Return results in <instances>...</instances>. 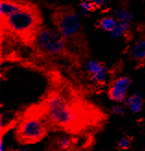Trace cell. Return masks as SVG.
I'll use <instances>...</instances> for the list:
<instances>
[{
  "instance_id": "277c9868",
  "label": "cell",
  "mask_w": 145,
  "mask_h": 151,
  "mask_svg": "<svg viewBox=\"0 0 145 151\" xmlns=\"http://www.w3.org/2000/svg\"><path fill=\"white\" fill-rule=\"evenodd\" d=\"M48 123L44 115H29L25 117L17 127L16 138L22 145L40 142L48 134Z\"/></svg>"
},
{
  "instance_id": "7402d4cb",
  "label": "cell",
  "mask_w": 145,
  "mask_h": 151,
  "mask_svg": "<svg viewBox=\"0 0 145 151\" xmlns=\"http://www.w3.org/2000/svg\"><path fill=\"white\" fill-rule=\"evenodd\" d=\"M143 67H144V69H145V61L143 62Z\"/></svg>"
},
{
  "instance_id": "3957f363",
  "label": "cell",
  "mask_w": 145,
  "mask_h": 151,
  "mask_svg": "<svg viewBox=\"0 0 145 151\" xmlns=\"http://www.w3.org/2000/svg\"><path fill=\"white\" fill-rule=\"evenodd\" d=\"M31 42L37 52L49 58L63 55L67 48V40L56 28L40 26L31 37Z\"/></svg>"
},
{
  "instance_id": "44dd1931",
  "label": "cell",
  "mask_w": 145,
  "mask_h": 151,
  "mask_svg": "<svg viewBox=\"0 0 145 151\" xmlns=\"http://www.w3.org/2000/svg\"><path fill=\"white\" fill-rule=\"evenodd\" d=\"M13 151H30L27 147H18V148H15Z\"/></svg>"
},
{
  "instance_id": "2e32d148",
  "label": "cell",
  "mask_w": 145,
  "mask_h": 151,
  "mask_svg": "<svg viewBox=\"0 0 145 151\" xmlns=\"http://www.w3.org/2000/svg\"><path fill=\"white\" fill-rule=\"evenodd\" d=\"M127 108L123 103H115L111 107V112L116 116H124L127 113Z\"/></svg>"
},
{
  "instance_id": "7c38bea8",
  "label": "cell",
  "mask_w": 145,
  "mask_h": 151,
  "mask_svg": "<svg viewBox=\"0 0 145 151\" xmlns=\"http://www.w3.org/2000/svg\"><path fill=\"white\" fill-rule=\"evenodd\" d=\"M113 15L118 22H129L131 23L135 19L134 13L126 6H116L112 12Z\"/></svg>"
},
{
  "instance_id": "30bf717a",
  "label": "cell",
  "mask_w": 145,
  "mask_h": 151,
  "mask_svg": "<svg viewBox=\"0 0 145 151\" xmlns=\"http://www.w3.org/2000/svg\"><path fill=\"white\" fill-rule=\"evenodd\" d=\"M24 2L19 0H1L0 2V15L1 19L9 16L13 12L18 10Z\"/></svg>"
},
{
  "instance_id": "8992f818",
  "label": "cell",
  "mask_w": 145,
  "mask_h": 151,
  "mask_svg": "<svg viewBox=\"0 0 145 151\" xmlns=\"http://www.w3.org/2000/svg\"><path fill=\"white\" fill-rule=\"evenodd\" d=\"M131 85H132V80L127 75H120L113 79L110 81L107 89V96L109 100L114 103H124L129 95Z\"/></svg>"
},
{
  "instance_id": "5b68a950",
  "label": "cell",
  "mask_w": 145,
  "mask_h": 151,
  "mask_svg": "<svg viewBox=\"0 0 145 151\" xmlns=\"http://www.w3.org/2000/svg\"><path fill=\"white\" fill-rule=\"evenodd\" d=\"M55 26L66 40L74 39L81 31V17L77 9H63L54 17Z\"/></svg>"
},
{
  "instance_id": "e0dca14e",
  "label": "cell",
  "mask_w": 145,
  "mask_h": 151,
  "mask_svg": "<svg viewBox=\"0 0 145 151\" xmlns=\"http://www.w3.org/2000/svg\"><path fill=\"white\" fill-rule=\"evenodd\" d=\"M131 144H132V139L129 136H124L118 140L117 147L120 150H128L131 147Z\"/></svg>"
},
{
  "instance_id": "9a60e30c",
  "label": "cell",
  "mask_w": 145,
  "mask_h": 151,
  "mask_svg": "<svg viewBox=\"0 0 145 151\" xmlns=\"http://www.w3.org/2000/svg\"><path fill=\"white\" fill-rule=\"evenodd\" d=\"M97 9L95 8V6L91 3L90 0H82V1L80 2L78 6L77 11L79 14L81 15V18L87 16L89 14H91V12L95 11Z\"/></svg>"
},
{
  "instance_id": "ac0fdd59",
  "label": "cell",
  "mask_w": 145,
  "mask_h": 151,
  "mask_svg": "<svg viewBox=\"0 0 145 151\" xmlns=\"http://www.w3.org/2000/svg\"><path fill=\"white\" fill-rule=\"evenodd\" d=\"M90 1L95 6V8L97 9H103L104 6H106L108 0H90Z\"/></svg>"
},
{
  "instance_id": "ba28073f",
  "label": "cell",
  "mask_w": 145,
  "mask_h": 151,
  "mask_svg": "<svg viewBox=\"0 0 145 151\" xmlns=\"http://www.w3.org/2000/svg\"><path fill=\"white\" fill-rule=\"evenodd\" d=\"M123 104L126 106L128 111L133 114H138L143 109L144 96L141 92H135V93L129 94Z\"/></svg>"
},
{
  "instance_id": "5bb4252c",
  "label": "cell",
  "mask_w": 145,
  "mask_h": 151,
  "mask_svg": "<svg viewBox=\"0 0 145 151\" xmlns=\"http://www.w3.org/2000/svg\"><path fill=\"white\" fill-rule=\"evenodd\" d=\"M56 147L61 151H69L74 146V139L69 134H60L56 138Z\"/></svg>"
},
{
  "instance_id": "4fadbf2b",
  "label": "cell",
  "mask_w": 145,
  "mask_h": 151,
  "mask_svg": "<svg viewBox=\"0 0 145 151\" xmlns=\"http://www.w3.org/2000/svg\"><path fill=\"white\" fill-rule=\"evenodd\" d=\"M131 31V23L129 22H118L115 29L112 31L109 36L112 39H119L127 37Z\"/></svg>"
},
{
  "instance_id": "8fae6325",
  "label": "cell",
  "mask_w": 145,
  "mask_h": 151,
  "mask_svg": "<svg viewBox=\"0 0 145 151\" xmlns=\"http://www.w3.org/2000/svg\"><path fill=\"white\" fill-rule=\"evenodd\" d=\"M117 23H118L117 19L113 15H107L98 19L96 22V27L98 30L104 32L109 35L115 29Z\"/></svg>"
},
{
  "instance_id": "d6986e66",
  "label": "cell",
  "mask_w": 145,
  "mask_h": 151,
  "mask_svg": "<svg viewBox=\"0 0 145 151\" xmlns=\"http://www.w3.org/2000/svg\"><path fill=\"white\" fill-rule=\"evenodd\" d=\"M60 1L61 0H44V2L49 6H55L56 4H58Z\"/></svg>"
},
{
  "instance_id": "7a4b0ae2",
  "label": "cell",
  "mask_w": 145,
  "mask_h": 151,
  "mask_svg": "<svg viewBox=\"0 0 145 151\" xmlns=\"http://www.w3.org/2000/svg\"><path fill=\"white\" fill-rule=\"evenodd\" d=\"M2 19L3 28L15 37L30 38L41 25V16L35 6L23 3L18 10Z\"/></svg>"
},
{
  "instance_id": "6da1fadb",
  "label": "cell",
  "mask_w": 145,
  "mask_h": 151,
  "mask_svg": "<svg viewBox=\"0 0 145 151\" xmlns=\"http://www.w3.org/2000/svg\"><path fill=\"white\" fill-rule=\"evenodd\" d=\"M44 115L52 125L65 130L75 127L80 120L74 105L60 93H53L45 99Z\"/></svg>"
},
{
  "instance_id": "ffe728a7",
  "label": "cell",
  "mask_w": 145,
  "mask_h": 151,
  "mask_svg": "<svg viewBox=\"0 0 145 151\" xmlns=\"http://www.w3.org/2000/svg\"><path fill=\"white\" fill-rule=\"evenodd\" d=\"M0 151H6V144H5L4 136H2V138H1V143H0Z\"/></svg>"
},
{
  "instance_id": "52a82bcc",
  "label": "cell",
  "mask_w": 145,
  "mask_h": 151,
  "mask_svg": "<svg viewBox=\"0 0 145 151\" xmlns=\"http://www.w3.org/2000/svg\"><path fill=\"white\" fill-rule=\"evenodd\" d=\"M83 68L91 82L99 86H104L110 81L109 69L95 58H89L84 62Z\"/></svg>"
},
{
  "instance_id": "9c48e42d",
  "label": "cell",
  "mask_w": 145,
  "mask_h": 151,
  "mask_svg": "<svg viewBox=\"0 0 145 151\" xmlns=\"http://www.w3.org/2000/svg\"><path fill=\"white\" fill-rule=\"evenodd\" d=\"M129 55L133 61L143 64L145 61V38L141 37L133 42L129 47Z\"/></svg>"
}]
</instances>
